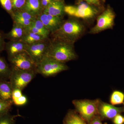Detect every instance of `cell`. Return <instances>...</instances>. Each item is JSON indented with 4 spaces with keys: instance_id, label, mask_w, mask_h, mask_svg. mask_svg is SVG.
<instances>
[{
    "instance_id": "cell-1",
    "label": "cell",
    "mask_w": 124,
    "mask_h": 124,
    "mask_svg": "<svg viewBox=\"0 0 124 124\" xmlns=\"http://www.w3.org/2000/svg\"><path fill=\"white\" fill-rule=\"evenodd\" d=\"M46 56L64 63L77 57L74 44L54 38L50 40Z\"/></svg>"
},
{
    "instance_id": "cell-2",
    "label": "cell",
    "mask_w": 124,
    "mask_h": 124,
    "mask_svg": "<svg viewBox=\"0 0 124 124\" xmlns=\"http://www.w3.org/2000/svg\"><path fill=\"white\" fill-rule=\"evenodd\" d=\"M84 31L85 27L82 23L72 17L64 21L60 28L51 34L53 38L74 44Z\"/></svg>"
},
{
    "instance_id": "cell-3",
    "label": "cell",
    "mask_w": 124,
    "mask_h": 124,
    "mask_svg": "<svg viewBox=\"0 0 124 124\" xmlns=\"http://www.w3.org/2000/svg\"><path fill=\"white\" fill-rule=\"evenodd\" d=\"M69 67L66 63L62 62L48 56H46L37 64L36 71L45 77L54 76L62 72L67 70Z\"/></svg>"
},
{
    "instance_id": "cell-4",
    "label": "cell",
    "mask_w": 124,
    "mask_h": 124,
    "mask_svg": "<svg viewBox=\"0 0 124 124\" xmlns=\"http://www.w3.org/2000/svg\"><path fill=\"white\" fill-rule=\"evenodd\" d=\"M11 68L9 80L13 90L18 89L22 91L37 74L35 70H23L13 67Z\"/></svg>"
},
{
    "instance_id": "cell-5",
    "label": "cell",
    "mask_w": 124,
    "mask_h": 124,
    "mask_svg": "<svg viewBox=\"0 0 124 124\" xmlns=\"http://www.w3.org/2000/svg\"><path fill=\"white\" fill-rule=\"evenodd\" d=\"M99 99L95 100H74L72 103L76 111L87 123L98 115V106Z\"/></svg>"
},
{
    "instance_id": "cell-6",
    "label": "cell",
    "mask_w": 124,
    "mask_h": 124,
    "mask_svg": "<svg viewBox=\"0 0 124 124\" xmlns=\"http://www.w3.org/2000/svg\"><path fill=\"white\" fill-rule=\"evenodd\" d=\"M76 6H66L64 11L71 17L81 18L84 19H90L94 17L98 13V10L95 6L85 3L79 2Z\"/></svg>"
},
{
    "instance_id": "cell-7",
    "label": "cell",
    "mask_w": 124,
    "mask_h": 124,
    "mask_svg": "<svg viewBox=\"0 0 124 124\" xmlns=\"http://www.w3.org/2000/svg\"><path fill=\"white\" fill-rule=\"evenodd\" d=\"M116 15L110 7H108L97 18V23L90 30V33L95 34L107 29H112L115 23Z\"/></svg>"
},
{
    "instance_id": "cell-8",
    "label": "cell",
    "mask_w": 124,
    "mask_h": 124,
    "mask_svg": "<svg viewBox=\"0 0 124 124\" xmlns=\"http://www.w3.org/2000/svg\"><path fill=\"white\" fill-rule=\"evenodd\" d=\"M49 39L31 45H27L26 52L37 64L46 56L49 44Z\"/></svg>"
},
{
    "instance_id": "cell-9",
    "label": "cell",
    "mask_w": 124,
    "mask_h": 124,
    "mask_svg": "<svg viewBox=\"0 0 124 124\" xmlns=\"http://www.w3.org/2000/svg\"><path fill=\"white\" fill-rule=\"evenodd\" d=\"M8 59L11 67L22 70H36V64L26 51L18 54Z\"/></svg>"
},
{
    "instance_id": "cell-10",
    "label": "cell",
    "mask_w": 124,
    "mask_h": 124,
    "mask_svg": "<svg viewBox=\"0 0 124 124\" xmlns=\"http://www.w3.org/2000/svg\"><path fill=\"white\" fill-rule=\"evenodd\" d=\"M98 112V115L102 120H111L118 114L124 112V110L123 107H116L99 99Z\"/></svg>"
},
{
    "instance_id": "cell-11",
    "label": "cell",
    "mask_w": 124,
    "mask_h": 124,
    "mask_svg": "<svg viewBox=\"0 0 124 124\" xmlns=\"http://www.w3.org/2000/svg\"><path fill=\"white\" fill-rule=\"evenodd\" d=\"M37 17L41 21L51 34L58 30L64 21L63 18L53 16L43 11Z\"/></svg>"
},
{
    "instance_id": "cell-12",
    "label": "cell",
    "mask_w": 124,
    "mask_h": 124,
    "mask_svg": "<svg viewBox=\"0 0 124 124\" xmlns=\"http://www.w3.org/2000/svg\"><path fill=\"white\" fill-rule=\"evenodd\" d=\"M11 17L13 23L19 24L25 28L31 26L36 18L23 10L14 11Z\"/></svg>"
},
{
    "instance_id": "cell-13",
    "label": "cell",
    "mask_w": 124,
    "mask_h": 124,
    "mask_svg": "<svg viewBox=\"0 0 124 124\" xmlns=\"http://www.w3.org/2000/svg\"><path fill=\"white\" fill-rule=\"evenodd\" d=\"M27 44L21 40H9L6 42L5 50L8 58H10L18 54L26 51Z\"/></svg>"
},
{
    "instance_id": "cell-14",
    "label": "cell",
    "mask_w": 124,
    "mask_h": 124,
    "mask_svg": "<svg viewBox=\"0 0 124 124\" xmlns=\"http://www.w3.org/2000/svg\"><path fill=\"white\" fill-rule=\"evenodd\" d=\"M64 3L61 0H53L44 9L43 12L49 15L63 18L65 12Z\"/></svg>"
},
{
    "instance_id": "cell-15",
    "label": "cell",
    "mask_w": 124,
    "mask_h": 124,
    "mask_svg": "<svg viewBox=\"0 0 124 124\" xmlns=\"http://www.w3.org/2000/svg\"><path fill=\"white\" fill-rule=\"evenodd\" d=\"M22 10L36 17L44 11L40 0H26Z\"/></svg>"
},
{
    "instance_id": "cell-16",
    "label": "cell",
    "mask_w": 124,
    "mask_h": 124,
    "mask_svg": "<svg viewBox=\"0 0 124 124\" xmlns=\"http://www.w3.org/2000/svg\"><path fill=\"white\" fill-rule=\"evenodd\" d=\"M26 28L13 23V27L10 31L5 33L6 39L9 40H21L26 33Z\"/></svg>"
},
{
    "instance_id": "cell-17",
    "label": "cell",
    "mask_w": 124,
    "mask_h": 124,
    "mask_svg": "<svg viewBox=\"0 0 124 124\" xmlns=\"http://www.w3.org/2000/svg\"><path fill=\"white\" fill-rule=\"evenodd\" d=\"M13 89L9 80L0 81V99L5 101H12Z\"/></svg>"
},
{
    "instance_id": "cell-18",
    "label": "cell",
    "mask_w": 124,
    "mask_h": 124,
    "mask_svg": "<svg viewBox=\"0 0 124 124\" xmlns=\"http://www.w3.org/2000/svg\"><path fill=\"white\" fill-rule=\"evenodd\" d=\"M63 124H87L82 117L74 110H69L64 117Z\"/></svg>"
},
{
    "instance_id": "cell-19",
    "label": "cell",
    "mask_w": 124,
    "mask_h": 124,
    "mask_svg": "<svg viewBox=\"0 0 124 124\" xmlns=\"http://www.w3.org/2000/svg\"><path fill=\"white\" fill-rule=\"evenodd\" d=\"M11 72V66L4 58L0 56V81L9 80Z\"/></svg>"
},
{
    "instance_id": "cell-20",
    "label": "cell",
    "mask_w": 124,
    "mask_h": 124,
    "mask_svg": "<svg viewBox=\"0 0 124 124\" xmlns=\"http://www.w3.org/2000/svg\"><path fill=\"white\" fill-rule=\"evenodd\" d=\"M48 39L40 35L26 31V33L21 40L26 44L29 45L43 41Z\"/></svg>"
},
{
    "instance_id": "cell-21",
    "label": "cell",
    "mask_w": 124,
    "mask_h": 124,
    "mask_svg": "<svg viewBox=\"0 0 124 124\" xmlns=\"http://www.w3.org/2000/svg\"><path fill=\"white\" fill-rule=\"evenodd\" d=\"M110 102L113 106L122 104L124 105V93L118 90L113 91L111 94Z\"/></svg>"
},
{
    "instance_id": "cell-22",
    "label": "cell",
    "mask_w": 124,
    "mask_h": 124,
    "mask_svg": "<svg viewBox=\"0 0 124 124\" xmlns=\"http://www.w3.org/2000/svg\"><path fill=\"white\" fill-rule=\"evenodd\" d=\"M21 116L19 114L11 115L9 112L0 116V124H15L16 118Z\"/></svg>"
},
{
    "instance_id": "cell-23",
    "label": "cell",
    "mask_w": 124,
    "mask_h": 124,
    "mask_svg": "<svg viewBox=\"0 0 124 124\" xmlns=\"http://www.w3.org/2000/svg\"><path fill=\"white\" fill-rule=\"evenodd\" d=\"M11 101H5L0 99V116L9 112L13 105Z\"/></svg>"
},
{
    "instance_id": "cell-24",
    "label": "cell",
    "mask_w": 124,
    "mask_h": 124,
    "mask_svg": "<svg viewBox=\"0 0 124 124\" xmlns=\"http://www.w3.org/2000/svg\"><path fill=\"white\" fill-rule=\"evenodd\" d=\"M32 24L36 28L42 32L46 38H49V36L50 34V32L46 29L43 23L37 17L36 18L33 20Z\"/></svg>"
},
{
    "instance_id": "cell-25",
    "label": "cell",
    "mask_w": 124,
    "mask_h": 124,
    "mask_svg": "<svg viewBox=\"0 0 124 124\" xmlns=\"http://www.w3.org/2000/svg\"><path fill=\"white\" fill-rule=\"evenodd\" d=\"M0 3L5 10L11 16L14 12L11 0H0Z\"/></svg>"
},
{
    "instance_id": "cell-26",
    "label": "cell",
    "mask_w": 124,
    "mask_h": 124,
    "mask_svg": "<svg viewBox=\"0 0 124 124\" xmlns=\"http://www.w3.org/2000/svg\"><path fill=\"white\" fill-rule=\"evenodd\" d=\"M13 11L22 9L26 2V0H11Z\"/></svg>"
},
{
    "instance_id": "cell-27",
    "label": "cell",
    "mask_w": 124,
    "mask_h": 124,
    "mask_svg": "<svg viewBox=\"0 0 124 124\" xmlns=\"http://www.w3.org/2000/svg\"><path fill=\"white\" fill-rule=\"evenodd\" d=\"M27 100V97L23 95L20 97L13 101V103L17 106H22L26 104Z\"/></svg>"
},
{
    "instance_id": "cell-28",
    "label": "cell",
    "mask_w": 124,
    "mask_h": 124,
    "mask_svg": "<svg viewBox=\"0 0 124 124\" xmlns=\"http://www.w3.org/2000/svg\"><path fill=\"white\" fill-rule=\"evenodd\" d=\"M5 33L2 31H0V53L5 49L6 42Z\"/></svg>"
},
{
    "instance_id": "cell-29",
    "label": "cell",
    "mask_w": 124,
    "mask_h": 124,
    "mask_svg": "<svg viewBox=\"0 0 124 124\" xmlns=\"http://www.w3.org/2000/svg\"><path fill=\"white\" fill-rule=\"evenodd\" d=\"M79 2L85 1L86 3L90 5L95 7H99L101 5L100 0H77Z\"/></svg>"
},
{
    "instance_id": "cell-30",
    "label": "cell",
    "mask_w": 124,
    "mask_h": 124,
    "mask_svg": "<svg viewBox=\"0 0 124 124\" xmlns=\"http://www.w3.org/2000/svg\"><path fill=\"white\" fill-rule=\"evenodd\" d=\"M23 95L22 90L18 89L13 90L12 93V98H11L12 102L14 100H16L17 99Z\"/></svg>"
},
{
    "instance_id": "cell-31",
    "label": "cell",
    "mask_w": 124,
    "mask_h": 124,
    "mask_svg": "<svg viewBox=\"0 0 124 124\" xmlns=\"http://www.w3.org/2000/svg\"><path fill=\"white\" fill-rule=\"evenodd\" d=\"M114 124H123L124 123V117L120 114L116 116L113 119Z\"/></svg>"
},
{
    "instance_id": "cell-32",
    "label": "cell",
    "mask_w": 124,
    "mask_h": 124,
    "mask_svg": "<svg viewBox=\"0 0 124 124\" xmlns=\"http://www.w3.org/2000/svg\"><path fill=\"white\" fill-rule=\"evenodd\" d=\"M102 119L99 115L95 116L90 122L87 124H103Z\"/></svg>"
},
{
    "instance_id": "cell-33",
    "label": "cell",
    "mask_w": 124,
    "mask_h": 124,
    "mask_svg": "<svg viewBox=\"0 0 124 124\" xmlns=\"http://www.w3.org/2000/svg\"><path fill=\"white\" fill-rule=\"evenodd\" d=\"M51 2V1L48 0H41V6H42V8L44 10L48 5Z\"/></svg>"
},
{
    "instance_id": "cell-34",
    "label": "cell",
    "mask_w": 124,
    "mask_h": 124,
    "mask_svg": "<svg viewBox=\"0 0 124 124\" xmlns=\"http://www.w3.org/2000/svg\"><path fill=\"white\" fill-rule=\"evenodd\" d=\"M102 1L103 2H105V1H106V0H102Z\"/></svg>"
},
{
    "instance_id": "cell-35",
    "label": "cell",
    "mask_w": 124,
    "mask_h": 124,
    "mask_svg": "<svg viewBox=\"0 0 124 124\" xmlns=\"http://www.w3.org/2000/svg\"><path fill=\"white\" fill-rule=\"evenodd\" d=\"M48 0L50 1H52L53 0Z\"/></svg>"
},
{
    "instance_id": "cell-36",
    "label": "cell",
    "mask_w": 124,
    "mask_h": 124,
    "mask_svg": "<svg viewBox=\"0 0 124 124\" xmlns=\"http://www.w3.org/2000/svg\"><path fill=\"white\" fill-rule=\"evenodd\" d=\"M123 107H124V106Z\"/></svg>"
},
{
    "instance_id": "cell-37",
    "label": "cell",
    "mask_w": 124,
    "mask_h": 124,
    "mask_svg": "<svg viewBox=\"0 0 124 124\" xmlns=\"http://www.w3.org/2000/svg\"></svg>"
}]
</instances>
